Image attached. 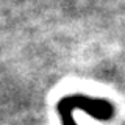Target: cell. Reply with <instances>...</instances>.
<instances>
[{
  "mask_svg": "<svg viewBox=\"0 0 125 125\" xmlns=\"http://www.w3.org/2000/svg\"><path fill=\"white\" fill-rule=\"evenodd\" d=\"M75 111H83L100 122H111L116 117V106L103 97H91L86 94H69L56 102V114L61 125H77Z\"/></svg>",
  "mask_w": 125,
  "mask_h": 125,
  "instance_id": "obj_1",
  "label": "cell"
}]
</instances>
